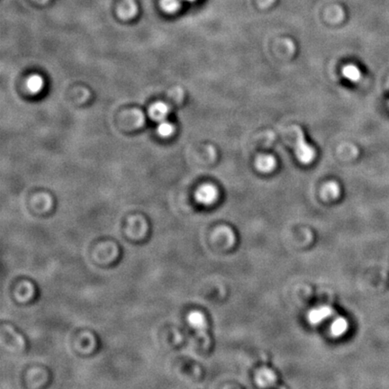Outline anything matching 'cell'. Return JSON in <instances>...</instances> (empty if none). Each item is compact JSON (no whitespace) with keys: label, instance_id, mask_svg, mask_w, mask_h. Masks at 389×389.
I'll return each instance as SVG.
<instances>
[{"label":"cell","instance_id":"cell-1","mask_svg":"<svg viewBox=\"0 0 389 389\" xmlns=\"http://www.w3.org/2000/svg\"><path fill=\"white\" fill-rule=\"evenodd\" d=\"M296 133H297V140L296 143V157L302 163H311L315 159V150L304 140V136L301 129L296 128Z\"/></svg>","mask_w":389,"mask_h":389},{"label":"cell","instance_id":"cell-2","mask_svg":"<svg viewBox=\"0 0 389 389\" xmlns=\"http://www.w3.org/2000/svg\"><path fill=\"white\" fill-rule=\"evenodd\" d=\"M188 322L190 323L191 326L194 328L197 332L199 334L201 338L205 340L206 344H210V340L208 339L206 330H207V323L205 318V315L199 311L191 312L187 317Z\"/></svg>","mask_w":389,"mask_h":389},{"label":"cell","instance_id":"cell-3","mask_svg":"<svg viewBox=\"0 0 389 389\" xmlns=\"http://www.w3.org/2000/svg\"><path fill=\"white\" fill-rule=\"evenodd\" d=\"M217 199V188L210 184L203 185L196 192V199L198 200V202L205 206H210L214 204Z\"/></svg>","mask_w":389,"mask_h":389},{"label":"cell","instance_id":"cell-4","mask_svg":"<svg viewBox=\"0 0 389 389\" xmlns=\"http://www.w3.org/2000/svg\"><path fill=\"white\" fill-rule=\"evenodd\" d=\"M334 313L335 312L332 308L327 305H322L309 312L308 316V321L313 325H317L323 323V321L330 318L334 315Z\"/></svg>","mask_w":389,"mask_h":389},{"label":"cell","instance_id":"cell-5","mask_svg":"<svg viewBox=\"0 0 389 389\" xmlns=\"http://www.w3.org/2000/svg\"><path fill=\"white\" fill-rule=\"evenodd\" d=\"M170 113V108L163 102H157L149 109V116L152 120L161 122L166 120L168 115Z\"/></svg>","mask_w":389,"mask_h":389},{"label":"cell","instance_id":"cell-6","mask_svg":"<svg viewBox=\"0 0 389 389\" xmlns=\"http://www.w3.org/2000/svg\"><path fill=\"white\" fill-rule=\"evenodd\" d=\"M255 165L258 171L263 173H269L276 168V160L271 155H261L258 157Z\"/></svg>","mask_w":389,"mask_h":389},{"label":"cell","instance_id":"cell-7","mask_svg":"<svg viewBox=\"0 0 389 389\" xmlns=\"http://www.w3.org/2000/svg\"><path fill=\"white\" fill-rule=\"evenodd\" d=\"M276 375L272 370H269V369H263V370H260L258 372L257 377H256L258 385H261L262 387L272 386L276 383Z\"/></svg>","mask_w":389,"mask_h":389},{"label":"cell","instance_id":"cell-8","mask_svg":"<svg viewBox=\"0 0 389 389\" xmlns=\"http://www.w3.org/2000/svg\"><path fill=\"white\" fill-rule=\"evenodd\" d=\"M138 8L133 0H125L118 9V15L123 19H131L136 15Z\"/></svg>","mask_w":389,"mask_h":389},{"label":"cell","instance_id":"cell-9","mask_svg":"<svg viewBox=\"0 0 389 389\" xmlns=\"http://www.w3.org/2000/svg\"><path fill=\"white\" fill-rule=\"evenodd\" d=\"M44 87V79L39 74H33L26 80V88L32 94H38L43 90Z\"/></svg>","mask_w":389,"mask_h":389},{"label":"cell","instance_id":"cell-10","mask_svg":"<svg viewBox=\"0 0 389 389\" xmlns=\"http://www.w3.org/2000/svg\"><path fill=\"white\" fill-rule=\"evenodd\" d=\"M349 329V323L345 318L343 317H337L336 319L332 322L330 327L331 335L335 337H341L343 335L346 334Z\"/></svg>","mask_w":389,"mask_h":389},{"label":"cell","instance_id":"cell-11","mask_svg":"<svg viewBox=\"0 0 389 389\" xmlns=\"http://www.w3.org/2000/svg\"><path fill=\"white\" fill-rule=\"evenodd\" d=\"M340 187L336 182H328L323 186L322 189V197L326 200H334L338 199L340 196Z\"/></svg>","mask_w":389,"mask_h":389},{"label":"cell","instance_id":"cell-12","mask_svg":"<svg viewBox=\"0 0 389 389\" xmlns=\"http://www.w3.org/2000/svg\"><path fill=\"white\" fill-rule=\"evenodd\" d=\"M343 75L347 78L349 79L350 81L357 82L359 80V78L362 77V73L358 70V67L350 64V65H347L343 69Z\"/></svg>","mask_w":389,"mask_h":389},{"label":"cell","instance_id":"cell-13","mask_svg":"<svg viewBox=\"0 0 389 389\" xmlns=\"http://www.w3.org/2000/svg\"><path fill=\"white\" fill-rule=\"evenodd\" d=\"M174 131H175L174 125H172V123H170V122H168L166 120L160 122L159 125H158V127H157L158 134L160 137H162V138H168V137L172 136Z\"/></svg>","mask_w":389,"mask_h":389},{"label":"cell","instance_id":"cell-14","mask_svg":"<svg viewBox=\"0 0 389 389\" xmlns=\"http://www.w3.org/2000/svg\"><path fill=\"white\" fill-rule=\"evenodd\" d=\"M160 6L164 11L173 14L180 8L181 0H160Z\"/></svg>","mask_w":389,"mask_h":389},{"label":"cell","instance_id":"cell-15","mask_svg":"<svg viewBox=\"0 0 389 389\" xmlns=\"http://www.w3.org/2000/svg\"><path fill=\"white\" fill-rule=\"evenodd\" d=\"M5 328H6L7 331H8V332H9V334L12 335V337H13V338H15L16 343H17L19 346L23 348L24 345H25V343H24V341H23V337H21L19 335H17L16 331H14V330L12 329L11 327L5 326Z\"/></svg>","mask_w":389,"mask_h":389},{"label":"cell","instance_id":"cell-16","mask_svg":"<svg viewBox=\"0 0 389 389\" xmlns=\"http://www.w3.org/2000/svg\"><path fill=\"white\" fill-rule=\"evenodd\" d=\"M186 1H189V2H193V1H196V0H186Z\"/></svg>","mask_w":389,"mask_h":389}]
</instances>
